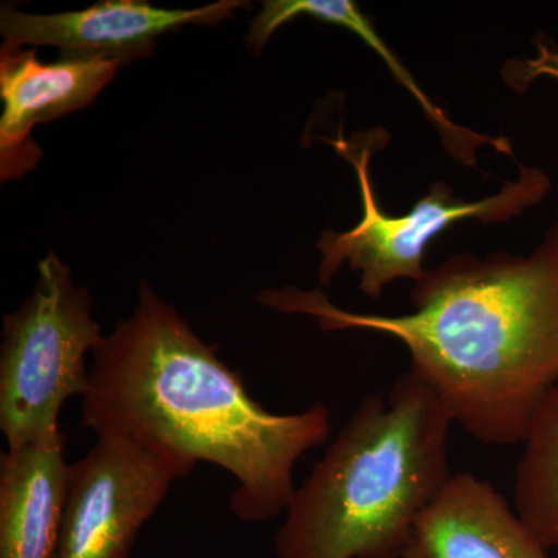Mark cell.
<instances>
[{
  "instance_id": "obj_1",
  "label": "cell",
  "mask_w": 558,
  "mask_h": 558,
  "mask_svg": "<svg viewBox=\"0 0 558 558\" xmlns=\"http://www.w3.org/2000/svg\"><path fill=\"white\" fill-rule=\"evenodd\" d=\"M270 310L317 319L323 330H371L402 341L410 373L451 422L486 446L523 444L558 381V226L529 256H451L414 282L407 315L355 314L319 290H264Z\"/></svg>"
},
{
  "instance_id": "obj_2",
  "label": "cell",
  "mask_w": 558,
  "mask_h": 558,
  "mask_svg": "<svg viewBox=\"0 0 558 558\" xmlns=\"http://www.w3.org/2000/svg\"><path fill=\"white\" fill-rule=\"evenodd\" d=\"M218 349L142 282L131 317L94 352L81 424L131 436L189 475L199 462L226 470L238 483L231 512L260 523L288 510L296 464L328 440L332 417L323 403L270 413Z\"/></svg>"
},
{
  "instance_id": "obj_3",
  "label": "cell",
  "mask_w": 558,
  "mask_h": 558,
  "mask_svg": "<svg viewBox=\"0 0 558 558\" xmlns=\"http://www.w3.org/2000/svg\"><path fill=\"white\" fill-rule=\"evenodd\" d=\"M451 424L411 373L388 398L366 396L296 488L275 537L278 558H402L453 476Z\"/></svg>"
},
{
  "instance_id": "obj_4",
  "label": "cell",
  "mask_w": 558,
  "mask_h": 558,
  "mask_svg": "<svg viewBox=\"0 0 558 558\" xmlns=\"http://www.w3.org/2000/svg\"><path fill=\"white\" fill-rule=\"evenodd\" d=\"M89 290L49 253L24 304L3 317L0 348V429L7 449L60 432L62 407L87 395L86 357L105 336L92 315Z\"/></svg>"
},
{
  "instance_id": "obj_5",
  "label": "cell",
  "mask_w": 558,
  "mask_h": 558,
  "mask_svg": "<svg viewBox=\"0 0 558 558\" xmlns=\"http://www.w3.org/2000/svg\"><path fill=\"white\" fill-rule=\"evenodd\" d=\"M384 132L357 135L349 142L339 135L329 140L340 156L357 172L363 215L359 226L343 231L328 230L317 244L322 253L318 277L323 286L330 284L337 271L348 263L360 271V289L369 299L379 300L385 288L399 279L418 281L424 277V256L429 242L449 229L451 223L476 219L481 222H502L517 218L524 209L545 199L550 180L538 168H520L519 179L486 199L468 202L454 196L446 183H433L410 213L389 216L379 207L369 175L374 146H379Z\"/></svg>"
},
{
  "instance_id": "obj_6",
  "label": "cell",
  "mask_w": 558,
  "mask_h": 558,
  "mask_svg": "<svg viewBox=\"0 0 558 558\" xmlns=\"http://www.w3.org/2000/svg\"><path fill=\"white\" fill-rule=\"evenodd\" d=\"M178 462L121 433H102L69 465L68 498L54 558H128L175 481Z\"/></svg>"
},
{
  "instance_id": "obj_7",
  "label": "cell",
  "mask_w": 558,
  "mask_h": 558,
  "mask_svg": "<svg viewBox=\"0 0 558 558\" xmlns=\"http://www.w3.org/2000/svg\"><path fill=\"white\" fill-rule=\"evenodd\" d=\"M248 3L220 0L194 10H168L145 0H106L60 14H28L3 5L0 33L5 44L50 46L62 57L105 58L121 65L149 57L157 39L185 25H216Z\"/></svg>"
},
{
  "instance_id": "obj_8",
  "label": "cell",
  "mask_w": 558,
  "mask_h": 558,
  "mask_svg": "<svg viewBox=\"0 0 558 558\" xmlns=\"http://www.w3.org/2000/svg\"><path fill=\"white\" fill-rule=\"evenodd\" d=\"M120 62L61 57L40 62L35 50L3 44L0 51V172L20 179L40 159L33 128L87 108L112 81Z\"/></svg>"
},
{
  "instance_id": "obj_9",
  "label": "cell",
  "mask_w": 558,
  "mask_h": 558,
  "mask_svg": "<svg viewBox=\"0 0 558 558\" xmlns=\"http://www.w3.org/2000/svg\"><path fill=\"white\" fill-rule=\"evenodd\" d=\"M402 558H548L497 488L457 473L422 513Z\"/></svg>"
},
{
  "instance_id": "obj_10",
  "label": "cell",
  "mask_w": 558,
  "mask_h": 558,
  "mask_svg": "<svg viewBox=\"0 0 558 558\" xmlns=\"http://www.w3.org/2000/svg\"><path fill=\"white\" fill-rule=\"evenodd\" d=\"M64 446L60 429L2 454L0 558H54L68 498Z\"/></svg>"
},
{
  "instance_id": "obj_11",
  "label": "cell",
  "mask_w": 558,
  "mask_h": 558,
  "mask_svg": "<svg viewBox=\"0 0 558 558\" xmlns=\"http://www.w3.org/2000/svg\"><path fill=\"white\" fill-rule=\"evenodd\" d=\"M300 16H311L314 20L339 25L365 40L366 46H369L381 60L387 62L389 70L399 83L416 98L421 108L427 113L428 120H432L436 130L439 131L447 150L462 163L468 167H476V149L484 145L492 146L506 156H512V148H510L508 140L490 138L451 123L449 117L428 100L427 95L417 86V81L411 78L405 65L400 64L399 58L380 38L373 22L351 0H269V2H264L263 10L250 25V44L256 49H263L270 36L281 25Z\"/></svg>"
},
{
  "instance_id": "obj_12",
  "label": "cell",
  "mask_w": 558,
  "mask_h": 558,
  "mask_svg": "<svg viewBox=\"0 0 558 558\" xmlns=\"http://www.w3.org/2000/svg\"><path fill=\"white\" fill-rule=\"evenodd\" d=\"M517 465L515 512L546 549L558 543V381L535 410Z\"/></svg>"
},
{
  "instance_id": "obj_13",
  "label": "cell",
  "mask_w": 558,
  "mask_h": 558,
  "mask_svg": "<svg viewBox=\"0 0 558 558\" xmlns=\"http://www.w3.org/2000/svg\"><path fill=\"white\" fill-rule=\"evenodd\" d=\"M520 76L517 83L524 81L529 83L538 76H549L558 81V51L549 50L548 47L538 46V54L534 60L526 62V68L519 70Z\"/></svg>"
},
{
  "instance_id": "obj_14",
  "label": "cell",
  "mask_w": 558,
  "mask_h": 558,
  "mask_svg": "<svg viewBox=\"0 0 558 558\" xmlns=\"http://www.w3.org/2000/svg\"><path fill=\"white\" fill-rule=\"evenodd\" d=\"M557 550H558V543H557V546H556Z\"/></svg>"
}]
</instances>
